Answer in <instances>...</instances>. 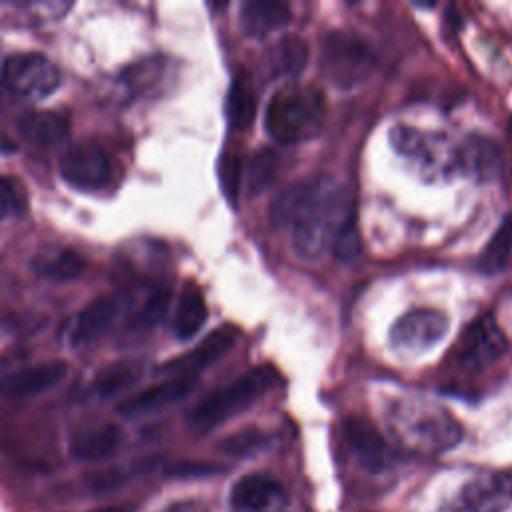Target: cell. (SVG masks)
<instances>
[{"label": "cell", "mask_w": 512, "mask_h": 512, "mask_svg": "<svg viewBox=\"0 0 512 512\" xmlns=\"http://www.w3.org/2000/svg\"><path fill=\"white\" fill-rule=\"evenodd\" d=\"M270 218L286 228L300 258H318L350 214L346 190L328 176H310L284 188L270 206Z\"/></svg>", "instance_id": "6da1fadb"}, {"label": "cell", "mask_w": 512, "mask_h": 512, "mask_svg": "<svg viewBox=\"0 0 512 512\" xmlns=\"http://www.w3.org/2000/svg\"><path fill=\"white\" fill-rule=\"evenodd\" d=\"M326 114L324 94L314 86L288 84L274 92L266 108V130L280 144L310 138Z\"/></svg>", "instance_id": "7a4b0ae2"}, {"label": "cell", "mask_w": 512, "mask_h": 512, "mask_svg": "<svg viewBox=\"0 0 512 512\" xmlns=\"http://www.w3.org/2000/svg\"><path fill=\"white\" fill-rule=\"evenodd\" d=\"M276 380L278 374L272 366H256L226 384L224 388H218L204 396L188 412V424L200 432L212 430L250 408L266 390L276 384Z\"/></svg>", "instance_id": "3957f363"}, {"label": "cell", "mask_w": 512, "mask_h": 512, "mask_svg": "<svg viewBox=\"0 0 512 512\" xmlns=\"http://www.w3.org/2000/svg\"><path fill=\"white\" fill-rule=\"evenodd\" d=\"M318 64L322 74L334 86L352 88L374 72L376 54L358 34L348 30H328L320 38Z\"/></svg>", "instance_id": "277c9868"}, {"label": "cell", "mask_w": 512, "mask_h": 512, "mask_svg": "<svg viewBox=\"0 0 512 512\" xmlns=\"http://www.w3.org/2000/svg\"><path fill=\"white\" fill-rule=\"evenodd\" d=\"M512 504L510 472H480L466 480L438 512H504Z\"/></svg>", "instance_id": "5b68a950"}, {"label": "cell", "mask_w": 512, "mask_h": 512, "mask_svg": "<svg viewBox=\"0 0 512 512\" xmlns=\"http://www.w3.org/2000/svg\"><path fill=\"white\" fill-rule=\"evenodd\" d=\"M2 82L18 96L44 98L60 86V70L44 54L18 52L4 58Z\"/></svg>", "instance_id": "8992f818"}, {"label": "cell", "mask_w": 512, "mask_h": 512, "mask_svg": "<svg viewBox=\"0 0 512 512\" xmlns=\"http://www.w3.org/2000/svg\"><path fill=\"white\" fill-rule=\"evenodd\" d=\"M450 324L444 312L436 308H414L402 314L390 330V344L398 354L416 356L436 346Z\"/></svg>", "instance_id": "52a82bcc"}, {"label": "cell", "mask_w": 512, "mask_h": 512, "mask_svg": "<svg viewBox=\"0 0 512 512\" xmlns=\"http://www.w3.org/2000/svg\"><path fill=\"white\" fill-rule=\"evenodd\" d=\"M58 170L68 186L84 192H96L110 182L112 160L100 144L78 142L64 150Z\"/></svg>", "instance_id": "ba28073f"}, {"label": "cell", "mask_w": 512, "mask_h": 512, "mask_svg": "<svg viewBox=\"0 0 512 512\" xmlns=\"http://www.w3.org/2000/svg\"><path fill=\"white\" fill-rule=\"evenodd\" d=\"M396 422L406 436L436 450L450 448L460 440V424L446 410L428 404H404Z\"/></svg>", "instance_id": "9c48e42d"}, {"label": "cell", "mask_w": 512, "mask_h": 512, "mask_svg": "<svg viewBox=\"0 0 512 512\" xmlns=\"http://www.w3.org/2000/svg\"><path fill=\"white\" fill-rule=\"evenodd\" d=\"M240 330L232 324H222L216 330H212L208 336H204L192 350H188L182 356H176L162 366H158V374L162 376H194L196 372L204 370L212 362L220 360L238 340Z\"/></svg>", "instance_id": "30bf717a"}, {"label": "cell", "mask_w": 512, "mask_h": 512, "mask_svg": "<svg viewBox=\"0 0 512 512\" xmlns=\"http://www.w3.org/2000/svg\"><path fill=\"white\" fill-rule=\"evenodd\" d=\"M506 350V338L498 328L494 316L476 320L460 338L456 346V360L470 370H478L496 362Z\"/></svg>", "instance_id": "8fae6325"}, {"label": "cell", "mask_w": 512, "mask_h": 512, "mask_svg": "<svg viewBox=\"0 0 512 512\" xmlns=\"http://www.w3.org/2000/svg\"><path fill=\"white\" fill-rule=\"evenodd\" d=\"M68 374V364L62 360H46L0 376V396L24 398L46 392L60 384Z\"/></svg>", "instance_id": "7c38bea8"}, {"label": "cell", "mask_w": 512, "mask_h": 512, "mask_svg": "<svg viewBox=\"0 0 512 512\" xmlns=\"http://www.w3.org/2000/svg\"><path fill=\"white\" fill-rule=\"evenodd\" d=\"M196 386V376H176L160 384L148 386L118 404V412L130 418L164 410L170 404L186 398Z\"/></svg>", "instance_id": "4fadbf2b"}, {"label": "cell", "mask_w": 512, "mask_h": 512, "mask_svg": "<svg viewBox=\"0 0 512 512\" xmlns=\"http://www.w3.org/2000/svg\"><path fill=\"white\" fill-rule=\"evenodd\" d=\"M122 300L116 294H104L88 302L72 320L68 338L72 346H86L104 336L120 314Z\"/></svg>", "instance_id": "5bb4252c"}, {"label": "cell", "mask_w": 512, "mask_h": 512, "mask_svg": "<svg viewBox=\"0 0 512 512\" xmlns=\"http://www.w3.org/2000/svg\"><path fill=\"white\" fill-rule=\"evenodd\" d=\"M344 436L360 464L368 470H384L390 460L392 452L390 446L386 444L384 436L376 430V426L358 416H350L344 420Z\"/></svg>", "instance_id": "9a60e30c"}, {"label": "cell", "mask_w": 512, "mask_h": 512, "mask_svg": "<svg viewBox=\"0 0 512 512\" xmlns=\"http://www.w3.org/2000/svg\"><path fill=\"white\" fill-rule=\"evenodd\" d=\"M122 442V428L116 424H100L76 432L70 440V454L80 462H100L114 456Z\"/></svg>", "instance_id": "2e32d148"}, {"label": "cell", "mask_w": 512, "mask_h": 512, "mask_svg": "<svg viewBox=\"0 0 512 512\" xmlns=\"http://www.w3.org/2000/svg\"><path fill=\"white\" fill-rule=\"evenodd\" d=\"M20 134L40 148H54L68 138L70 120L58 110H30L18 122Z\"/></svg>", "instance_id": "e0dca14e"}, {"label": "cell", "mask_w": 512, "mask_h": 512, "mask_svg": "<svg viewBox=\"0 0 512 512\" xmlns=\"http://www.w3.org/2000/svg\"><path fill=\"white\" fill-rule=\"evenodd\" d=\"M238 20L244 34L260 38L286 26L292 20V12L284 2L278 0H248L242 4Z\"/></svg>", "instance_id": "ac0fdd59"}, {"label": "cell", "mask_w": 512, "mask_h": 512, "mask_svg": "<svg viewBox=\"0 0 512 512\" xmlns=\"http://www.w3.org/2000/svg\"><path fill=\"white\" fill-rule=\"evenodd\" d=\"M282 494L278 480L266 474H246L242 476L230 492V504L240 512H258L270 506Z\"/></svg>", "instance_id": "d6986e66"}, {"label": "cell", "mask_w": 512, "mask_h": 512, "mask_svg": "<svg viewBox=\"0 0 512 512\" xmlns=\"http://www.w3.org/2000/svg\"><path fill=\"white\" fill-rule=\"evenodd\" d=\"M208 318V306L198 286L186 284L178 296L172 330L178 340H190L196 336Z\"/></svg>", "instance_id": "ffe728a7"}, {"label": "cell", "mask_w": 512, "mask_h": 512, "mask_svg": "<svg viewBox=\"0 0 512 512\" xmlns=\"http://www.w3.org/2000/svg\"><path fill=\"white\" fill-rule=\"evenodd\" d=\"M32 268L50 282H72L86 272V260L72 248H60L38 254L32 260Z\"/></svg>", "instance_id": "44dd1931"}, {"label": "cell", "mask_w": 512, "mask_h": 512, "mask_svg": "<svg viewBox=\"0 0 512 512\" xmlns=\"http://www.w3.org/2000/svg\"><path fill=\"white\" fill-rule=\"evenodd\" d=\"M308 44L296 34L278 38L268 52V68L274 76H298L308 62Z\"/></svg>", "instance_id": "7402d4cb"}, {"label": "cell", "mask_w": 512, "mask_h": 512, "mask_svg": "<svg viewBox=\"0 0 512 512\" xmlns=\"http://www.w3.org/2000/svg\"><path fill=\"white\" fill-rule=\"evenodd\" d=\"M142 362L138 360H116L104 366L90 382V388L100 398L116 396L136 384L142 376Z\"/></svg>", "instance_id": "603a6c76"}, {"label": "cell", "mask_w": 512, "mask_h": 512, "mask_svg": "<svg viewBox=\"0 0 512 512\" xmlns=\"http://www.w3.org/2000/svg\"><path fill=\"white\" fill-rule=\"evenodd\" d=\"M512 256V216H506L478 256L476 266L484 274L500 272Z\"/></svg>", "instance_id": "cb8c5ba5"}, {"label": "cell", "mask_w": 512, "mask_h": 512, "mask_svg": "<svg viewBox=\"0 0 512 512\" xmlns=\"http://www.w3.org/2000/svg\"><path fill=\"white\" fill-rule=\"evenodd\" d=\"M464 168L482 178H490L500 170V152L492 140L470 138L460 156Z\"/></svg>", "instance_id": "d4e9b609"}, {"label": "cell", "mask_w": 512, "mask_h": 512, "mask_svg": "<svg viewBox=\"0 0 512 512\" xmlns=\"http://www.w3.org/2000/svg\"><path fill=\"white\" fill-rule=\"evenodd\" d=\"M226 116L234 130H246L254 122L256 98L252 88L242 78H236L228 90Z\"/></svg>", "instance_id": "484cf974"}, {"label": "cell", "mask_w": 512, "mask_h": 512, "mask_svg": "<svg viewBox=\"0 0 512 512\" xmlns=\"http://www.w3.org/2000/svg\"><path fill=\"white\" fill-rule=\"evenodd\" d=\"M170 298H172V292L168 286H156L148 292V296L144 298L142 306L136 310V314L132 316L130 320V326L132 328H152L156 326L168 312V306H170Z\"/></svg>", "instance_id": "4316f807"}, {"label": "cell", "mask_w": 512, "mask_h": 512, "mask_svg": "<svg viewBox=\"0 0 512 512\" xmlns=\"http://www.w3.org/2000/svg\"><path fill=\"white\" fill-rule=\"evenodd\" d=\"M278 158L272 150H258L248 160V188L252 194H258L262 188H266L276 172Z\"/></svg>", "instance_id": "83f0119b"}, {"label": "cell", "mask_w": 512, "mask_h": 512, "mask_svg": "<svg viewBox=\"0 0 512 512\" xmlns=\"http://www.w3.org/2000/svg\"><path fill=\"white\" fill-rule=\"evenodd\" d=\"M330 248H332L334 258L340 262H350L360 254L362 242H360V232H358L354 218H348L344 222V226L336 232Z\"/></svg>", "instance_id": "f1b7e54d"}, {"label": "cell", "mask_w": 512, "mask_h": 512, "mask_svg": "<svg viewBox=\"0 0 512 512\" xmlns=\"http://www.w3.org/2000/svg\"><path fill=\"white\" fill-rule=\"evenodd\" d=\"M242 162L236 154H224L218 162V176H220V186L226 194V198L236 204L240 182H242Z\"/></svg>", "instance_id": "f546056e"}, {"label": "cell", "mask_w": 512, "mask_h": 512, "mask_svg": "<svg viewBox=\"0 0 512 512\" xmlns=\"http://www.w3.org/2000/svg\"><path fill=\"white\" fill-rule=\"evenodd\" d=\"M20 206L22 202L16 184L10 178L0 176V222L14 216L20 210Z\"/></svg>", "instance_id": "4dcf8cb0"}, {"label": "cell", "mask_w": 512, "mask_h": 512, "mask_svg": "<svg viewBox=\"0 0 512 512\" xmlns=\"http://www.w3.org/2000/svg\"><path fill=\"white\" fill-rule=\"evenodd\" d=\"M162 512H208V508L196 500H182V502H172Z\"/></svg>", "instance_id": "1f68e13d"}, {"label": "cell", "mask_w": 512, "mask_h": 512, "mask_svg": "<svg viewBox=\"0 0 512 512\" xmlns=\"http://www.w3.org/2000/svg\"><path fill=\"white\" fill-rule=\"evenodd\" d=\"M446 20L452 24V28L456 30V28H460V24H462V16H460V12H458V8L456 6H448L446 8Z\"/></svg>", "instance_id": "d6a6232c"}, {"label": "cell", "mask_w": 512, "mask_h": 512, "mask_svg": "<svg viewBox=\"0 0 512 512\" xmlns=\"http://www.w3.org/2000/svg\"><path fill=\"white\" fill-rule=\"evenodd\" d=\"M92 512H128V508H124V506H106V508H98V510H92Z\"/></svg>", "instance_id": "836d02e7"}, {"label": "cell", "mask_w": 512, "mask_h": 512, "mask_svg": "<svg viewBox=\"0 0 512 512\" xmlns=\"http://www.w3.org/2000/svg\"><path fill=\"white\" fill-rule=\"evenodd\" d=\"M4 62V60H2ZM2 62H0V80H2Z\"/></svg>", "instance_id": "e575fe53"}]
</instances>
